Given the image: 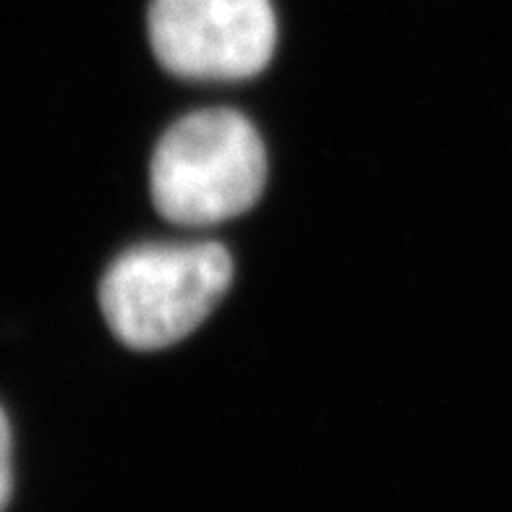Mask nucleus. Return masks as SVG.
<instances>
[{"instance_id":"1","label":"nucleus","mask_w":512,"mask_h":512,"mask_svg":"<svg viewBox=\"0 0 512 512\" xmlns=\"http://www.w3.org/2000/svg\"><path fill=\"white\" fill-rule=\"evenodd\" d=\"M267 152L254 123L236 110H199L162 134L149 189L162 217L215 225L249 212L264 191Z\"/></svg>"},{"instance_id":"2","label":"nucleus","mask_w":512,"mask_h":512,"mask_svg":"<svg viewBox=\"0 0 512 512\" xmlns=\"http://www.w3.org/2000/svg\"><path fill=\"white\" fill-rule=\"evenodd\" d=\"M233 280L220 243H147L110 264L100 306L113 335L136 351L178 343L215 311Z\"/></svg>"},{"instance_id":"3","label":"nucleus","mask_w":512,"mask_h":512,"mask_svg":"<svg viewBox=\"0 0 512 512\" xmlns=\"http://www.w3.org/2000/svg\"><path fill=\"white\" fill-rule=\"evenodd\" d=\"M149 42L183 79H249L275 55V8L272 0H152Z\"/></svg>"},{"instance_id":"4","label":"nucleus","mask_w":512,"mask_h":512,"mask_svg":"<svg viewBox=\"0 0 512 512\" xmlns=\"http://www.w3.org/2000/svg\"><path fill=\"white\" fill-rule=\"evenodd\" d=\"M11 424H8L6 411L0 408V512L6 510L11 502V492H14V465H11Z\"/></svg>"}]
</instances>
